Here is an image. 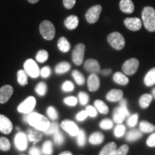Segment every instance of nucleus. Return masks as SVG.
I'll list each match as a JSON object with an SVG mask.
<instances>
[{
    "instance_id": "1",
    "label": "nucleus",
    "mask_w": 155,
    "mask_h": 155,
    "mask_svg": "<svg viewBox=\"0 0 155 155\" xmlns=\"http://www.w3.org/2000/svg\"><path fill=\"white\" fill-rule=\"evenodd\" d=\"M28 124L40 131H45L50 127V123L47 118L38 113H30L28 116Z\"/></svg>"
},
{
    "instance_id": "2",
    "label": "nucleus",
    "mask_w": 155,
    "mask_h": 155,
    "mask_svg": "<svg viewBox=\"0 0 155 155\" xmlns=\"http://www.w3.org/2000/svg\"><path fill=\"white\" fill-rule=\"evenodd\" d=\"M142 20L145 28L150 32L155 31V9L152 7H144L142 11Z\"/></svg>"
},
{
    "instance_id": "3",
    "label": "nucleus",
    "mask_w": 155,
    "mask_h": 155,
    "mask_svg": "<svg viewBox=\"0 0 155 155\" xmlns=\"http://www.w3.org/2000/svg\"><path fill=\"white\" fill-rule=\"evenodd\" d=\"M129 115V112L127 108V101L122 99L120 101V105L119 107H116L114 111L113 119L116 124H121L126 118V116Z\"/></svg>"
},
{
    "instance_id": "4",
    "label": "nucleus",
    "mask_w": 155,
    "mask_h": 155,
    "mask_svg": "<svg viewBox=\"0 0 155 155\" xmlns=\"http://www.w3.org/2000/svg\"><path fill=\"white\" fill-rule=\"evenodd\" d=\"M40 32L44 39L52 40L55 35V28L50 21L45 20L40 25Z\"/></svg>"
},
{
    "instance_id": "5",
    "label": "nucleus",
    "mask_w": 155,
    "mask_h": 155,
    "mask_svg": "<svg viewBox=\"0 0 155 155\" xmlns=\"http://www.w3.org/2000/svg\"><path fill=\"white\" fill-rule=\"evenodd\" d=\"M108 42L114 49L122 50L125 45V39L119 32H112L108 36Z\"/></svg>"
},
{
    "instance_id": "6",
    "label": "nucleus",
    "mask_w": 155,
    "mask_h": 155,
    "mask_svg": "<svg viewBox=\"0 0 155 155\" xmlns=\"http://www.w3.org/2000/svg\"><path fill=\"white\" fill-rule=\"evenodd\" d=\"M36 105V99L33 96H29L17 107L19 113L28 114L32 111Z\"/></svg>"
},
{
    "instance_id": "7",
    "label": "nucleus",
    "mask_w": 155,
    "mask_h": 155,
    "mask_svg": "<svg viewBox=\"0 0 155 155\" xmlns=\"http://www.w3.org/2000/svg\"><path fill=\"white\" fill-rule=\"evenodd\" d=\"M24 68L28 75L33 78H38L40 74V71L38 64L32 59H28L25 62Z\"/></svg>"
},
{
    "instance_id": "8",
    "label": "nucleus",
    "mask_w": 155,
    "mask_h": 155,
    "mask_svg": "<svg viewBox=\"0 0 155 155\" xmlns=\"http://www.w3.org/2000/svg\"><path fill=\"white\" fill-rule=\"evenodd\" d=\"M139 65V61L137 58H131L124 63L122 70L125 75H132L137 72Z\"/></svg>"
},
{
    "instance_id": "9",
    "label": "nucleus",
    "mask_w": 155,
    "mask_h": 155,
    "mask_svg": "<svg viewBox=\"0 0 155 155\" xmlns=\"http://www.w3.org/2000/svg\"><path fill=\"white\" fill-rule=\"evenodd\" d=\"M102 11V7L99 5H94L88 9L86 14V19L88 22L94 24L99 19L101 12Z\"/></svg>"
},
{
    "instance_id": "10",
    "label": "nucleus",
    "mask_w": 155,
    "mask_h": 155,
    "mask_svg": "<svg viewBox=\"0 0 155 155\" xmlns=\"http://www.w3.org/2000/svg\"><path fill=\"white\" fill-rule=\"evenodd\" d=\"M85 45L80 43L75 46L72 53V60L76 65H80L83 63L85 53Z\"/></svg>"
},
{
    "instance_id": "11",
    "label": "nucleus",
    "mask_w": 155,
    "mask_h": 155,
    "mask_svg": "<svg viewBox=\"0 0 155 155\" xmlns=\"http://www.w3.org/2000/svg\"><path fill=\"white\" fill-rule=\"evenodd\" d=\"M28 136L24 132L19 131L15 135V144L19 151H24L28 147Z\"/></svg>"
},
{
    "instance_id": "12",
    "label": "nucleus",
    "mask_w": 155,
    "mask_h": 155,
    "mask_svg": "<svg viewBox=\"0 0 155 155\" xmlns=\"http://www.w3.org/2000/svg\"><path fill=\"white\" fill-rule=\"evenodd\" d=\"M61 127L64 131H67L70 135L73 137L77 136L80 131L78 127L71 120H64L62 121Z\"/></svg>"
},
{
    "instance_id": "13",
    "label": "nucleus",
    "mask_w": 155,
    "mask_h": 155,
    "mask_svg": "<svg viewBox=\"0 0 155 155\" xmlns=\"http://www.w3.org/2000/svg\"><path fill=\"white\" fill-rule=\"evenodd\" d=\"M13 126L12 121L7 116L0 114V131L5 134H9L12 132Z\"/></svg>"
},
{
    "instance_id": "14",
    "label": "nucleus",
    "mask_w": 155,
    "mask_h": 155,
    "mask_svg": "<svg viewBox=\"0 0 155 155\" xmlns=\"http://www.w3.org/2000/svg\"><path fill=\"white\" fill-rule=\"evenodd\" d=\"M13 89L10 85H5L0 88V104H5L12 96Z\"/></svg>"
},
{
    "instance_id": "15",
    "label": "nucleus",
    "mask_w": 155,
    "mask_h": 155,
    "mask_svg": "<svg viewBox=\"0 0 155 155\" xmlns=\"http://www.w3.org/2000/svg\"><path fill=\"white\" fill-rule=\"evenodd\" d=\"M84 68L91 74H97L101 72V68L98 62L95 59H88L85 62Z\"/></svg>"
},
{
    "instance_id": "16",
    "label": "nucleus",
    "mask_w": 155,
    "mask_h": 155,
    "mask_svg": "<svg viewBox=\"0 0 155 155\" xmlns=\"http://www.w3.org/2000/svg\"><path fill=\"white\" fill-rule=\"evenodd\" d=\"M124 25L129 30L138 31L141 28V21L140 19L137 18V17L126 18L124 19Z\"/></svg>"
},
{
    "instance_id": "17",
    "label": "nucleus",
    "mask_w": 155,
    "mask_h": 155,
    "mask_svg": "<svg viewBox=\"0 0 155 155\" xmlns=\"http://www.w3.org/2000/svg\"><path fill=\"white\" fill-rule=\"evenodd\" d=\"M88 87L90 91H96L100 87L99 78L96 74H91L89 75L88 78Z\"/></svg>"
},
{
    "instance_id": "18",
    "label": "nucleus",
    "mask_w": 155,
    "mask_h": 155,
    "mask_svg": "<svg viewBox=\"0 0 155 155\" xmlns=\"http://www.w3.org/2000/svg\"><path fill=\"white\" fill-rule=\"evenodd\" d=\"M124 93L121 90L119 89H113L110 91L106 95V99L111 102L120 101L123 98Z\"/></svg>"
},
{
    "instance_id": "19",
    "label": "nucleus",
    "mask_w": 155,
    "mask_h": 155,
    "mask_svg": "<svg viewBox=\"0 0 155 155\" xmlns=\"http://www.w3.org/2000/svg\"><path fill=\"white\" fill-rule=\"evenodd\" d=\"M119 7L123 12L127 14H131L134 11V5L131 0H121Z\"/></svg>"
},
{
    "instance_id": "20",
    "label": "nucleus",
    "mask_w": 155,
    "mask_h": 155,
    "mask_svg": "<svg viewBox=\"0 0 155 155\" xmlns=\"http://www.w3.org/2000/svg\"><path fill=\"white\" fill-rule=\"evenodd\" d=\"M64 24H65V26L66 27L68 30H75V29L78 26V17L75 16V15H71V16L68 17L67 18L65 19Z\"/></svg>"
},
{
    "instance_id": "21",
    "label": "nucleus",
    "mask_w": 155,
    "mask_h": 155,
    "mask_svg": "<svg viewBox=\"0 0 155 155\" xmlns=\"http://www.w3.org/2000/svg\"><path fill=\"white\" fill-rule=\"evenodd\" d=\"M42 134L36 129H29L28 131V138L30 141L37 143L42 139Z\"/></svg>"
},
{
    "instance_id": "22",
    "label": "nucleus",
    "mask_w": 155,
    "mask_h": 155,
    "mask_svg": "<svg viewBox=\"0 0 155 155\" xmlns=\"http://www.w3.org/2000/svg\"><path fill=\"white\" fill-rule=\"evenodd\" d=\"M117 149V145L114 142H110L104 147L99 153V155H114Z\"/></svg>"
},
{
    "instance_id": "23",
    "label": "nucleus",
    "mask_w": 155,
    "mask_h": 155,
    "mask_svg": "<svg viewBox=\"0 0 155 155\" xmlns=\"http://www.w3.org/2000/svg\"><path fill=\"white\" fill-rule=\"evenodd\" d=\"M113 79L114 82L121 86H126L129 83V78L127 77V75L121 72H116L114 75Z\"/></svg>"
},
{
    "instance_id": "24",
    "label": "nucleus",
    "mask_w": 155,
    "mask_h": 155,
    "mask_svg": "<svg viewBox=\"0 0 155 155\" xmlns=\"http://www.w3.org/2000/svg\"><path fill=\"white\" fill-rule=\"evenodd\" d=\"M58 48L63 53H67L71 49V44L66 38L62 37L58 40Z\"/></svg>"
},
{
    "instance_id": "25",
    "label": "nucleus",
    "mask_w": 155,
    "mask_h": 155,
    "mask_svg": "<svg viewBox=\"0 0 155 155\" xmlns=\"http://www.w3.org/2000/svg\"><path fill=\"white\" fill-rule=\"evenodd\" d=\"M104 136L102 133L98 132H94L89 137V142L91 144L96 145V144H100L104 141Z\"/></svg>"
},
{
    "instance_id": "26",
    "label": "nucleus",
    "mask_w": 155,
    "mask_h": 155,
    "mask_svg": "<svg viewBox=\"0 0 155 155\" xmlns=\"http://www.w3.org/2000/svg\"><path fill=\"white\" fill-rule=\"evenodd\" d=\"M144 82L147 86H152L155 84V68L151 69L147 73L144 77Z\"/></svg>"
},
{
    "instance_id": "27",
    "label": "nucleus",
    "mask_w": 155,
    "mask_h": 155,
    "mask_svg": "<svg viewBox=\"0 0 155 155\" xmlns=\"http://www.w3.org/2000/svg\"><path fill=\"white\" fill-rule=\"evenodd\" d=\"M142 136V133L141 131L137 129H133L129 131L126 135V139L128 141H134L139 139Z\"/></svg>"
},
{
    "instance_id": "28",
    "label": "nucleus",
    "mask_w": 155,
    "mask_h": 155,
    "mask_svg": "<svg viewBox=\"0 0 155 155\" xmlns=\"http://www.w3.org/2000/svg\"><path fill=\"white\" fill-rule=\"evenodd\" d=\"M152 99V95L145 94L141 96L140 99H139V105L142 108H147L150 105Z\"/></svg>"
},
{
    "instance_id": "29",
    "label": "nucleus",
    "mask_w": 155,
    "mask_h": 155,
    "mask_svg": "<svg viewBox=\"0 0 155 155\" xmlns=\"http://www.w3.org/2000/svg\"><path fill=\"white\" fill-rule=\"evenodd\" d=\"M71 69V65L68 62H61L58 63L55 67V73L57 74H63Z\"/></svg>"
},
{
    "instance_id": "30",
    "label": "nucleus",
    "mask_w": 155,
    "mask_h": 155,
    "mask_svg": "<svg viewBox=\"0 0 155 155\" xmlns=\"http://www.w3.org/2000/svg\"><path fill=\"white\" fill-rule=\"evenodd\" d=\"M139 129L141 132L150 133L155 131V126L150 122L143 121L139 124Z\"/></svg>"
},
{
    "instance_id": "31",
    "label": "nucleus",
    "mask_w": 155,
    "mask_h": 155,
    "mask_svg": "<svg viewBox=\"0 0 155 155\" xmlns=\"http://www.w3.org/2000/svg\"><path fill=\"white\" fill-rule=\"evenodd\" d=\"M94 106L95 107L100 113L103 114H107L109 111V109H108V106L104 103V101L101 100H96L94 102Z\"/></svg>"
},
{
    "instance_id": "32",
    "label": "nucleus",
    "mask_w": 155,
    "mask_h": 155,
    "mask_svg": "<svg viewBox=\"0 0 155 155\" xmlns=\"http://www.w3.org/2000/svg\"><path fill=\"white\" fill-rule=\"evenodd\" d=\"M28 73L25 70H19L17 72V81H18L19 84L21 86H25L28 84Z\"/></svg>"
},
{
    "instance_id": "33",
    "label": "nucleus",
    "mask_w": 155,
    "mask_h": 155,
    "mask_svg": "<svg viewBox=\"0 0 155 155\" xmlns=\"http://www.w3.org/2000/svg\"><path fill=\"white\" fill-rule=\"evenodd\" d=\"M72 75L78 85H79V86H83V85L84 84L85 77L83 76V75L80 72V71L75 70V71H73Z\"/></svg>"
},
{
    "instance_id": "34",
    "label": "nucleus",
    "mask_w": 155,
    "mask_h": 155,
    "mask_svg": "<svg viewBox=\"0 0 155 155\" xmlns=\"http://www.w3.org/2000/svg\"><path fill=\"white\" fill-rule=\"evenodd\" d=\"M42 152L45 155H52L53 152V143L50 141H46L42 145Z\"/></svg>"
},
{
    "instance_id": "35",
    "label": "nucleus",
    "mask_w": 155,
    "mask_h": 155,
    "mask_svg": "<svg viewBox=\"0 0 155 155\" xmlns=\"http://www.w3.org/2000/svg\"><path fill=\"white\" fill-rule=\"evenodd\" d=\"M47 90H48L47 85H46V83L44 82L39 83L35 87L36 93L40 96H45V95L46 94V92H47Z\"/></svg>"
},
{
    "instance_id": "36",
    "label": "nucleus",
    "mask_w": 155,
    "mask_h": 155,
    "mask_svg": "<svg viewBox=\"0 0 155 155\" xmlns=\"http://www.w3.org/2000/svg\"><path fill=\"white\" fill-rule=\"evenodd\" d=\"M48 59V53L46 50H41L38 51L36 55V60L39 63H45Z\"/></svg>"
},
{
    "instance_id": "37",
    "label": "nucleus",
    "mask_w": 155,
    "mask_h": 155,
    "mask_svg": "<svg viewBox=\"0 0 155 155\" xmlns=\"http://www.w3.org/2000/svg\"><path fill=\"white\" fill-rule=\"evenodd\" d=\"M11 144L6 137H0V150L8 151L10 150Z\"/></svg>"
},
{
    "instance_id": "38",
    "label": "nucleus",
    "mask_w": 155,
    "mask_h": 155,
    "mask_svg": "<svg viewBox=\"0 0 155 155\" xmlns=\"http://www.w3.org/2000/svg\"><path fill=\"white\" fill-rule=\"evenodd\" d=\"M77 143L78 145L81 147L86 144V133L83 129H80L78 134L77 135Z\"/></svg>"
},
{
    "instance_id": "39",
    "label": "nucleus",
    "mask_w": 155,
    "mask_h": 155,
    "mask_svg": "<svg viewBox=\"0 0 155 155\" xmlns=\"http://www.w3.org/2000/svg\"><path fill=\"white\" fill-rule=\"evenodd\" d=\"M64 136L61 131H57L54 134V142L57 146H61L64 142Z\"/></svg>"
},
{
    "instance_id": "40",
    "label": "nucleus",
    "mask_w": 155,
    "mask_h": 155,
    "mask_svg": "<svg viewBox=\"0 0 155 155\" xmlns=\"http://www.w3.org/2000/svg\"><path fill=\"white\" fill-rule=\"evenodd\" d=\"M100 127L102 129H104V130H108V129H111L114 126V123L111 120L106 119L102 120L100 122Z\"/></svg>"
},
{
    "instance_id": "41",
    "label": "nucleus",
    "mask_w": 155,
    "mask_h": 155,
    "mask_svg": "<svg viewBox=\"0 0 155 155\" xmlns=\"http://www.w3.org/2000/svg\"><path fill=\"white\" fill-rule=\"evenodd\" d=\"M47 114L48 117L50 118V119L53 120V121H55L58 119V114L56 109L53 106H50V107L48 108L47 109Z\"/></svg>"
},
{
    "instance_id": "42",
    "label": "nucleus",
    "mask_w": 155,
    "mask_h": 155,
    "mask_svg": "<svg viewBox=\"0 0 155 155\" xmlns=\"http://www.w3.org/2000/svg\"><path fill=\"white\" fill-rule=\"evenodd\" d=\"M59 131V125L57 122H53L52 124H50V127L48 128V130L45 131V134L47 135L52 134H55L57 131Z\"/></svg>"
},
{
    "instance_id": "43",
    "label": "nucleus",
    "mask_w": 155,
    "mask_h": 155,
    "mask_svg": "<svg viewBox=\"0 0 155 155\" xmlns=\"http://www.w3.org/2000/svg\"><path fill=\"white\" fill-rule=\"evenodd\" d=\"M125 131H126V128L124 126L120 124H119L115 128V130H114V135H115V137L119 138V137H123V136L124 135Z\"/></svg>"
},
{
    "instance_id": "44",
    "label": "nucleus",
    "mask_w": 155,
    "mask_h": 155,
    "mask_svg": "<svg viewBox=\"0 0 155 155\" xmlns=\"http://www.w3.org/2000/svg\"><path fill=\"white\" fill-rule=\"evenodd\" d=\"M139 116L137 114H134L133 115L130 116L129 117V119L127 120V125L129 127H134L137 125V122H138Z\"/></svg>"
},
{
    "instance_id": "45",
    "label": "nucleus",
    "mask_w": 155,
    "mask_h": 155,
    "mask_svg": "<svg viewBox=\"0 0 155 155\" xmlns=\"http://www.w3.org/2000/svg\"><path fill=\"white\" fill-rule=\"evenodd\" d=\"M78 98L79 101H80V104L82 106H85L88 104L89 101V97L88 95L86 94L84 92H80L78 94Z\"/></svg>"
},
{
    "instance_id": "46",
    "label": "nucleus",
    "mask_w": 155,
    "mask_h": 155,
    "mask_svg": "<svg viewBox=\"0 0 155 155\" xmlns=\"http://www.w3.org/2000/svg\"><path fill=\"white\" fill-rule=\"evenodd\" d=\"M73 89H74V85L73 84L72 82L69 81H65L62 85V90L65 92L72 91Z\"/></svg>"
},
{
    "instance_id": "47",
    "label": "nucleus",
    "mask_w": 155,
    "mask_h": 155,
    "mask_svg": "<svg viewBox=\"0 0 155 155\" xmlns=\"http://www.w3.org/2000/svg\"><path fill=\"white\" fill-rule=\"evenodd\" d=\"M129 152V147L127 145H122L119 149H116L114 155H127Z\"/></svg>"
},
{
    "instance_id": "48",
    "label": "nucleus",
    "mask_w": 155,
    "mask_h": 155,
    "mask_svg": "<svg viewBox=\"0 0 155 155\" xmlns=\"http://www.w3.org/2000/svg\"><path fill=\"white\" fill-rule=\"evenodd\" d=\"M63 101L68 106H74L77 104L78 99L74 96H68L64 98Z\"/></svg>"
},
{
    "instance_id": "49",
    "label": "nucleus",
    "mask_w": 155,
    "mask_h": 155,
    "mask_svg": "<svg viewBox=\"0 0 155 155\" xmlns=\"http://www.w3.org/2000/svg\"><path fill=\"white\" fill-rule=\"evenodd\" d=\"M86 111L88 113V115L91 117H96L97 116V110L96 109V108H94V106H88L86 107Z\"/></svg>"
},
{
    "instance_id": "50",
    "label": "nucleus",
    "mask_w": 155,
    "mask_h": 155,
    "mask_svg": "<svg viewBox=\"0 0 155 155\" xmlns=\"http://www.w3.org/2000/svg\"><path fill=\"white\" fill-rule=\"evenodd\" d=\"M88 116V113H87V111L85 110V111H81V112H79V113L76 115V117L75 118H76V119L78 121H84Z\"/></svg>"
},
{
    "instance_id": "51",
    "label": "nucleus",
    "mask_w": 155,
    "mask_h": 155,
    "mask_svg": "<svg viewBox=\"0 0 155 155\" xmlns=\"http://www.w3.org/2000/svg\"><path fill=\"white\" fill-rule=\"evenodd\" d=\"M50 73H51V70H50V68L48 66L44 67L43 68H42L41 71H40V75H41V76L43 78L49 77Z\"/></svg>"
},
{
    "instance_id": "52",
    "label": "nucleus",
    "mask_w": 155,
    "mask_h": 155,
    "mask_svg": "<svg viewBox=\"0 0 155 155\" xmlns=\"http://www.w3.org/2000/svg\"><path fill=\"white\" fill-rule=\"evenodd\" d=\"M64 7L68 9H72L75 4V0H63Z\"/></svg>"
},
{
    "instance_id": "53",
    "label": "nucleus",
    "mask_w": 155,
    "mask_h": 155,
    "mask_svg": "<svg viewBox=\"0 0 155 155\" xmlns=\"http://www.w3.org/2000/svg\"><path fill=\"white\" fill-rule=\"evenodd\" d=\"M147 144L150 147H155V133L152 134L149 137V138L147 140Z\"/></svg>"
},
{
    "instance_id": "54",
    "label": "nucleus",
    "mask_w": 155,
    "mask_h": 155,
    "mask_svg": "<svg viewBox=\"0 0 155 155\" xmlns=\"http://www.w3.org/2000/svg\"><path fill=\"white\" fill-rule=\"evenodd\" d=\"M29 154L30 155H42V152L38 147H33L30 150V152H29Z\"/></svg>"
},
{
    "instance_id": "55",
    "label": "nucleus",
    "mask_w": 155,
    "mask_h": 155,
    "mask_svg": "<svg viewBox=\"0 0 155 155\" xmlns=\"http://www.w3.org/2000/svg\"><path fill=\"white\" fill-rule=\"evenodd\" d=\"M101 73H102V75H108L111 73V69H105V70H104V71H101Z\"/></svg>"
},
{
    "instance_id": "56",
    "label": "nucleus",
    "mask_w": 155,
    "mask_h": 155,
    "mask_svg": "<svg viewBox=\"0 0 155 155\" xmlns=\"http://www.w3.org/2000/svg\"><path fill=\"white\" fill-rule=\"evenodd\" d=\"M58 155H73V154L71 152H69V151H65V152H63Z\"/></svg>"
},
{
    "instance_id": "57",
    "label": "nucleus",
    "mask_w": 155,
    "mask_h": 155,
    "mask_svg": "<svg viewBox=\"0 0 155 155\" xmlns=\"http://www.w3.org/2000/svg\"><path fill=\"white\" fill-rule=\"evenodd\" d=\"M28 116L29 114H25V115L23 116V121H24L25 123H28Z\"/></svg>"
},
{
    "instance_id": "58",
    "label": "nucleus",
    "mask_w": 155,
    "mask_h": 155,
    "mask_svg": "<svg viewBox=\"0 0 155 155\" xmlns=\"http://www.w3.org/2000/svg\"><path fill=\"white\" fill-rule=\"evenodd\" d=\"M28 2L32 4H35V3H37L38 2H39V0H28Z\"/></svg>"
},
{
    "instance_id": "59",
    "label": "nucleus",
    "mask_w": 155,
    "mask_h": 155,
    "mask_svg": "<svg viewBox=\"0 0 155 155\" xmlns=\"http://www.w3.org/2000/svg\"><path fill=\"white\" fill-rule=\"evenodd\" d=\"M152 95L153 98H155V88L152 90Z\"/></svg>"
},
{
    "instance_id": "60",
    "label": "nucleus",
    "mask_w": 155,
    "mask_h": 155,
    "mask_svg": "<svg viewBox=\"0 0 155 155\" xmlns=\"http://www.w3.org/2000/svg\"><path fill=\"white\" fill-rule=\"evenodd\" d=\"M21 155H25V154H21Z\"/></svg>"
}]
</instances>
